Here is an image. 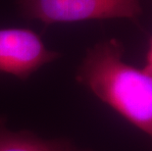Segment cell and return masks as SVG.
Instances as JSON below:
<instances>
[{
    "mask_svg": "<svg viewBox=\"0 0 152 151\" xmlns=\"http://www.w3.org/2000/svg\"><path fill=\"white\" fill-rule=\"evenodd\" d=\"M60 56V53L48 49L34 31L0 30V75H11L26 81Z\"/></svg>",
    "mask_w": 152,
    "mask_h": 151,
    "instance_id": "3957f363",
    "label": "cell"
},
{
    "mask_svg": "<svg viewBox=\"0 0 152 151\" xmlns=\"http://www.w3.org/2000/svg\"><path fill=\"white\" fill-rule=\"evenodd\" d=\"M124 52L118 39L99 41L86 50L76 80L152 143V76L128 64Z\"/></svg>",
    "mask_w": 152,
    "mask_h": 151,
    "instance_id": "6da1fadb",
    "label": "cell"
},
{
    "mask_svg": "<svg viewBox=\"0 0 152 151\" xmlns=\"http://www.w3.org/2000/svg\"><path fill=\"white\" fill-rule=\"evenodd\" d=\"M21 15L45 25L140 16V0H16Z\"/></svg>",
    "mask_w": 152,
    "mask_h": 151,
    "instance_id": "7a4b0ae2",
    "label": "cell"
},
{
    "mask_svg": "<svg viewBox=\"0 0 152 151\" xmlns=\"http://www.w3.org/2000/svg\"><path fill=\"white\" fill-rule=\"evenodd\" d=\"M142 69H143L146 73L149 74V75L152 76V38L149 42V49H148V52L146 54L145 65Z\"/></svg>",
    "mask_w": 152,
    "mask_h": 151,
    "instance_id": "5b68a950",
    "label": "cell"
},
{
    "mask_svg": "<svg viewBox=\"0 0 152 151\" xmlns=\"http://www.w3.org/2000/svg\"><path fill=\"white\" fill-rule=\"evenodd\" d=\"M77 146L69 139H46L30 131H13L0 119V151H75Z\"/></svg>",
    "mask_w": 152,
    "mask_h": 151,
    "instance_id": "277c9868",
    "label": "cell"
},
{
    "mask_svg": "<svg viewBox=\"0 0 152 151\" xmlns=\"http://www.w3.org/2000/svg\"><path fill=\"white\" fill-rule=\"evenodd\" d=\"M75 151H93V150H89V149H80V148H77V149Z\"/></svg>",
    "mask_w": 152,
    "mask_h": 151,
    "instance_id": "8992f818",
    "label": "cell"
}]
</instances>
